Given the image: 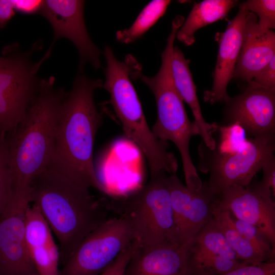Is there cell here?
I'll return each mask as SVG.
<instances>
[{
	"mask_svg": "<svg viewBox=\"0 0 275 275\" xmlns=\"http://www.w3.org/2000/svg\"><path fill=\"white\" fill-rule=\"evenodd\" d=\"M102 85V80L78 73L61 106L48 166L90 188L107 193L93 159L96 134L102 122L94 94Z\"/></svg>",
	"mask_w": 275,
	"mask_h": 275,
	"instance_id": "1",
	"label": "cell"
},
{
	"mask_svg": "<svg viewBox=\"0 0 275 275\" xmlns=\"http://www.w3.org/2000/svg\"><path fill=\"white\" fill-rule=\"evenodd\" d=\"M90 188L49 166L30 184L31 203L56 235L63 265L82 240L107 219L105 207Z\"/></svg>",
	"mask_w": 275,
	"mask_h": 275,
	"instance_id": "2",
	"label": "cell"
},
{
	"mask_svg": "<svg viewBox=\"0 0 275 275\" xmlns=\"http://www.w3.org/2000/svg\"><path fill=\"white\" fill-rule=\"evenodd\" d=\"M55 78L40 80L37 93L24 117L7 134L13 187L30 186L49 164L58 121L66 92L54 87Z\"/></svg>",
	"mask_w": 275,
	"mask_h": 275,
	"instance_id": "3",
	"label": "cell"
},
{
	"mask_svg": "<svg viewBox=\"0 0 275 275\" xmlns=\"http://www.w3.org/2000/svg\"><path fill=\"white\" fill-rule=\"evenodd\" d=\"M175 39L169 37L166 46L161 53V64L157 73L147 76L141 72L140 79L153 94L157 106V120L152 128L154 135L158 139L172 142L179 150L182 161L186 185L194 189L202 184L189 152L191 138L198 135L194 122L187 115L183 101L174 85L171 62Z\"/></svg>",
	"mask_w": 275,
	"mask_h": 275,
	"instance_id": "4",
	"label": "cell"
},
{
	"mask_svg": "<svg viewBox=\"0 0 275 275\" xmlns=\"http://www.w3.org/2000/svg\"><path fill=\"white\" fill-rule=\"evenodd\" d=\"M166 173L151 176L145 185L113 204L125 211L138 246L151 247L171 243L173 211Z\"/></svg>",
	"mask_w": 275,
	"mask_h": 275,
	"instance_id": "5",
	"label": "cell"
},
{
	"mask_svg": "<svg viewBox=\"0 0 275 275\" xmlns=\"http://www.w3.org/2000/svg\"><path fill=\"white\" fill-rule=\"evenodd\" d=\"M275 138L247 139L239 149H210L202 142L198 147L199 170L209 174L208 185L219 196L234 185L249 186L263 166L274 157Z\"/></svg>",
	"mask_w": 275,
	"mask_h": 275,
	"instance_id": "6",
	"label": "cell"
},
{
	"mask_svg": "<svg viewBox=\"0 0 275 275\" xmlns=\"http://www.w3.org/2000/svg\"><path fill=\"white\" fill-rule=\"evenodd\" d=\"M31 55L29 51L0 57V135L18 125L37 93V73L49 56L34 63Z\"/></svg>",
	"mask_w": 275,
	"mask_h": 275,
	"instance_id": "7",
	"label": "cell"
},
{
	"mask_svg": "<svg viewBox=\"0 0 275 275\" xmlns=\"http://www.w3.org/2000/svg\"><path fill=\"white\" fill-rule=\"evenodd\" d=\"M134 241L126 216L107 218L82 240L59 275H100Z\"/></svg>",
	"mask_w": 275,
	"mask_h": 275,
	"instance_id": "8",
	"label": "cell"
},
{
	"mask_svg": "<svg viewBox=\"0 0 275 275\" xmlns=\"http://www.w3.org/2000/svg\"><path fill=\"white\" fill-rule=\"evenodd\" d=\"M30 191V186L14 187L0 216V275H39L25 238Z\"/></svg>",
	"mask_w": 275,
	"mask_h": 275,
	"instance_id": "9",
	"label": "cell"
},
{
	"mask_svg": "<svg viewBox=\"0 0 275 275\" xmlns=\"http://www.w3.org/2000/svg\"><path fill=\"white\" fill-rule=\"evenodd\" d=\"M173 216L171 243L185 246L213 217L218 196L207 182L193 189L184 185L176 174L167 176Z\"/></svg>",
	"mask_w": 275,
	"mask_h": 275,
	"instance_id": "10",
	"label": "cell"
},
{
	"mask_svg": "<svg viewBox=\"0 0 275 275\" xmlns=\"http://www.w3.org/2000/svg\"><path fill=\"white\" fill-rule=\"evenodd\" d=\"M85 2L79 0L44 1L40 11L50 23L53 32L54 43L61 38L70 40L79 56L78 73H82L86 64L95 69L102 67L100 56L103 52L95 45L88 33L84 18Z\"/></svg>",
	"mask_w": 275,
	"mask_h": 275,
	"instance_id": "11",
	"label": "cell"
},
{
	"mask_svg": "<svg viewBox=\"0 0 275 275\" xmlns=\"http://www.w3.org/2000/svg\"><path fill=\"white\" fill-rule=\"evenodd\" d=\"M247 83L240 94L224 102L225 125L237 123L252 138H275V90Z\"/></svg>",
	"mask_w": 275,
	"mask_h": 275,
	"instance_id": "12",
	"label": "cell"
},
{
	"mask_svg": "<svg viewBox=\"0 0 275 275\" xmlns=\"http://www.w3.org/2000/svg\"><path fill=\"white\" fill-rule=\"evenodd\" d=\"M248 13L242 3L237 14L228 23L225 32L216 35L218 52L213 73L212 88L204 92L205 102L213 104L225 102L229 97L227 88L233 77L242 44Z\"/></svg>",
	"mask_w": 275,
	"mask_h": 275,
	"instance_id": "13",
	"label": "cell"
},
{
	"mask_svg": "<svg viewBox=\"0 0 275 275\" xmlns=\"http://www.w3.org/2000/svg\"><path fill=\"white\" fill-rule=\"evenodd\" d=\"M217 206L255 226L275 249V206L246 187L234 185L219 195Z\"/></svg>",
	"mask_w": 275,
	"mask_h": 275,
	"instance_id": "14",
	"label": "cell"
},
{
	"mask_svg": "<svg viewBox=\"0 0 275 275\" xmlns=\"http://www.w3.org/2000/svg\"><path fill=\"white\" fill-rule=\"evenodd\" d=\"M274 56V32L260 28L256 15L249 12L233 78L248 82Z\"/></svg>",
	"mask_w": 275,
	"mask_h": 275,
	"instance_id": "15",
	"label": "cell"
},
{
	"mask_svg": "<svg viewBox=\"0 0 275 275\" xmlns=\"http://www.w3.org/2000/svg\"><path fill=\"white\" fill-rule=\"evenodd\" d=\"M123 275H189L185 245L136 246Z\"/></svg>",
	"mask_w": 275,
	"mask_h": 275,
	"instance_id": "16",
	"label": "cell"
},
{
	"mask_svg": "<svg viewBox=\"0 0 275 275\" xmlns=\"http://www.w3.org/2000/svg\"><path fill=\"white\" fill-rule=\"evenodd\" d=\"M190 60L185 58L181 50L174 46L171 67L176 89L183 101L186 102L193 113L194 124L202 138V142L210 149H213L215 142L213 137L217 123L207 122L203 116L198 101L196 86L189 69Z\"/></svg>",
	"mask_w": 275,
	"mask_h": 275,
	"instance_id": "17",
	"label": "cell"
},
{
	"mask_svg": "<svg viewBox=\"0 0 275 275\" xmlns=\"http://www.w3.org/2000/svg\"><path fill=\"white\" fill-rule=\"evenodd\" d=\"M237 3L233 0H205L195 4L176 38L186 46L192 45L199 29L226 17Z\"/></svg>",
	"mask_w": 275,
	"mask_h": 275,
	"instance_id": "18",
	"label": "cell"
},
{
	"mask_svg": "<svg viewBox=\"0 0 275 275\" xmlns=\"http://www.w3.org/2000/svg\"><path fill=\"white\" fill-rule=\"evenodd\" d=\"M213 217L240 260L249 264H256L270 260L237 231L229 211L216 205L213 210Z\"/></svg>",
	"mask_w": 275,
	"mask_h": 275,
	"instance_id": "19",
	"label": "cell"
},
{
	"mask_svg": "<svg viewBox=\"0 0 275 275\" xmlns=\"http://www.w3.org/2000/svg\"><path fill=\"white\" fill-rule=\"evenodd\" d=\"M171 2L169 0H154L149 3L130 27L117 32V40L127 44L140 38L164 15Z\"/></svg>",
	"mask_w": 275,
	"mask_h": 275,
	"instance_id": "20",
	"label": "cell"
},
{
	"mask_svg": "<svg viewBox=\"0 0 275 275\" xmlns=\"http://www.w3.org/2000/svg\"><path fill=\"white\" fill-rule=\"evenodd\" d=\"M24 232L29 250L54 242L48 224L39 209L33 204L30 205L25 212Z\"/></svg>",
	"mask_w": 275,
	"mask_h": 275,
	"instance_id": "21",
	"label": "cell"
},
{
	"mask_svg": "<svg viewBox=\"0 0 275 275\" xmlns=\"http://www.w3.org/2000/svg\"><path fill=\"white\" fill-rule=\"evenodd\" d=\"M39 275H59V249L55 242L29 250Z\"/></svg>",
	"mask_w": 275,
	"mask_h": 275,
	"instance_id": "22",
	"label": "cell"
},
{
	"mask_svg": "<svg viewBox=\"0 0 275 275\" xmlns=\"http://www.w3.org/2000/svg\"><path fill=\"white\" fill-rule=\"evenodd\" d=\"M13 188L7 134H2L0 135V216L9 201Z\"/></svg>",
	"mask_w": 275,
	"mask_h": 275,
	"instance_id": "23",
	"label": "cell"
},
{
	"mask_svg": "<svg viewBox=\"0 0 275 275\" xmlns=\"http://www.w3.org/2000/svg\"><path fill=\"white\" fill-rule=\"evenodd\" d=\"M231 216L236 229L248 241L269 260L275 259V249L272 248L269 242L258 228Z\"/></svg>",
	"mask_w": 275,
	"mask_h": 275,
	"instance_id": "24",
	"label": "cell"
},
{
	"mask_svg": "<svg viewBox=\"0 0 275 275\" xmlns=\"http://www.w3.org/2000/svg\"><path fill=\"white\" fill-rule=\"evenodd\" d=\"M243 3L249 12L256 15L260 28L265 30L274 29V0H249Z\"/></svg>",
	"mask_w": 275,
	"mask_h": 275,
	"instance_id": "25",
	"label": "cell"
},
{
	"mask_svg": "<svg viewBox=\"0 0 275 275\" xmlns=\"http://www.w3.org/2000/svg\"><path fill=\"white\" fill-rule=\"evenodd\" d=\"M261 170L262 179L255 183L253 187L248 188L275 206V157L266 163Z\"/></svg>",
	"mask_w": 275,
	"mask_h": 275,
	"instance_id": "26",
	"label": "cell"
},
{
	"mask_svg": "<svg viewBox=\"0 0 275 275\" xmlns=\"http://www.w3.org/2000/svg\"><path fill=\"white\" fill-rule=\"evenodd\" d=\"M220 275H275V259L241 266Z\"/></svg>",
	"mask_w": 275,
	"mask_h": 275,
	"instance_id": "27",
	"label": "cell"
},
{
	"mask_svg": "<svg viewBox=\"0 0 275 275\" xmlns=\"http://www.w3.org/2000/svg\"><path fill=\"white\" fill-rule=\"evenodd\" d=\"M136 247V244L133 241L100 275H123L126 265Z\"/></svg>",
	"mask_w": 275,
	"mask_h": 275,
	"instance_id": "28",
	"label": "cell"
},
{
	"mask_svg": "<svg viewBox=\"0 0 275 275\" xmlns=\"http://www.w3.org/2000/svg\"><path fill=\"white\" fill-rule=\"evenodd\" d=\"M262 87L275 90V56L252 79Z\"/></svg>",
	"mask_w": 275,
	"mask_h": 275,
	"instance_id": "29",
	"label": "cell"
},
{
	"mask_svg": "<svg viewBox=\"0 0 275 275\" xmlns=\"http://www.w3.org/2000/svg\"><path fill=\"white\" fill-rule=\"evenodd\" d=\"M15 10L24 14L40 12L43 4L42 1L12 0Z\"/></svg>",
	"mask_w": 275,
	"mask_h": 275,
	"instance_id": "30",
	"label": "cell"
},
{
	"mask_svg": "<svg viewBox=\"0 0 275 275\" xmlns=\"http://www.w3.org/2000/svg\"><path fill=\"white\" fill-rule=\"evenodd\" d=\"M15 13L12 0H0V28L5 26Z\"/></svg>",
	"mask_w": 275,
	"mask_h": 275,
	"instance_id": "31",
	"label": "cell"
}]
</instances>
